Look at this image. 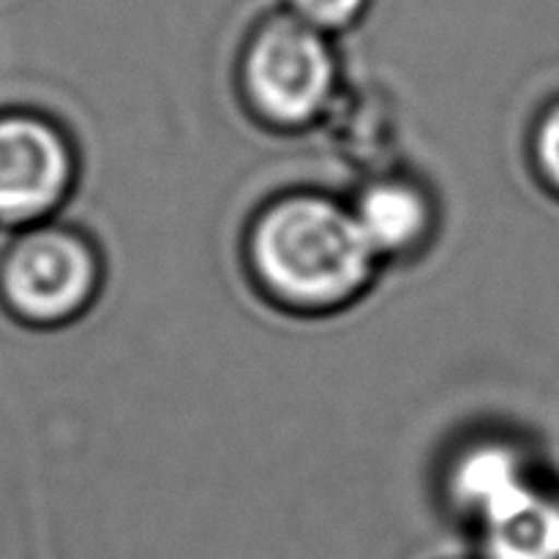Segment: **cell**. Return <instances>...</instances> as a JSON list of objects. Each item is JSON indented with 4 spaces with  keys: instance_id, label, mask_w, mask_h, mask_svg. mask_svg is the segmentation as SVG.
<instances>
[{
    "instance_id": "cell-1",
    "label": "cell",
    "mask_w": 559,
    "mask_h": 559,
    "mask_svg": "<svg viewBox=\"0 0 559 559\" xmlns=\"http://www.w3.org/2000/svg\"><path fill=\"white\" fill-rule=\"evenodd\" d=\"M251 262L273 295L322 309L358 295L374 273L377 254L349 207L320 194H295L257 218Z\"/></svg>"
},
{
    "instance_id": "cell-2",
    "label": "cell",
    "mask_w": 559,
    "mask_h": 559,
    "mask_svg": "<svg viewBox=\"0 0 559 559\" xmlns=\"http://www.w3.org/2000/svg\"><path fill=\"white\" fill-rule=\"evenodd\" d=\"M336 80L328 33L289 11L267 20L246 49V91L271 123L304 126L320 118L336 96Z\"/></svg>"
},
{
    "instance_id": "cell-3",
    "label": "cell",
    "mask_w": 559,
    "mask_h": 559,
    "mask_svg": "<svg viewBox=\"0 0 559 559\" xmlns=\"http://www.w3.org/2000/svg\"><path fill=\"white\" fill-rule=\"evenodd\" d=\"M98 284L96 254L66 229H36L9 251L0 273L3 298L22 320L63 322L76 317Z\"/></svg>"
},
{
    "instance_id": "cell-4",
    "label": "cell",
    "mask_w": 559,
    "mask_h": 559,
    "mask_svg": "<svg viewBox=\"0 0 559 559\" xmlns=\"http://www.w3.org/2000/svg\"><path fill=\"white\" fill-rule=\"evenodd\" d=\"M74 175L69 142L33 115L0 118V222H36L66 197Z\"/></svg>"
},
{
    "instance_id": "cell-5",
    "label": "cell",
    "mask_w": 559,
    "mask_h": 559,
    "mask_svg": "<svg viewBox=\"0 0 559 559\" xmlns=\"http://www.w3.org/2000/svg\"><path fill=\"white\" fill-rule=\"evenodd\" d=\"M480 559H559V502L535 484L478 522Z\"/></svg>"
},
{
    "instance_id": "cell-6",
    "label": "cell",
    "mask_w": 559,
    "mask_h": 559,
    "mask_svg": "<svg viewBox=\"0 0 559 559\" xmlns=\"http://www.w3.org/2000/svg\"><path fill=\"white\" fill-rule=\"evenodd\" d=\"M349 211L377 257L409 251L420 243L431 224L426 194L402 178H380L369 183Z\"/></svg>"
},
{
    "instance_id": "cell-7",
    "label": "cell",
    "mask_w": 559,
    "mask_h": 559,
    "mask_svg": "<svg viewBox=\"0 0 559 559\" xmlns=\"http://www.w3.org/2000/svg\"><path fill=\"white\" fill-rule=\"evenodd\" d=\"M533 484L524 459L500 442H484L462 453L451 473L453 500L475 524L495 508L516 497Z\"/></svg>"
},
{
    "instance_id": "cell-8",
    "label": "cell",
    "mask_w": 559,
    "mask_h": 559,
    "mask_svg": "<svg viewBox=\"0 0 559 559\" xmlns=\"http://www.w3.org/2000/svg\"><path fill=\"white\" fill-rule=\"evenodd\" d=\"M289 14L322 33H336L364 16L369 0H287Z\"/></svg>"
},
{
    "instance_id": "cell-9",
    "label": "cell",
    "mask_w": 559,
    "mask_h": 559,
    "mask_svg": "<svg viewBox=\"0 0 559 559\" xmlns=\"http://www.w3.org/2000/svg\"><path fill=\"white\" fill-rule=\"evenodd\" d=\"M538 162L549 183L559 189V104L538 129Z\"/></svg>"
}]
</instances>
